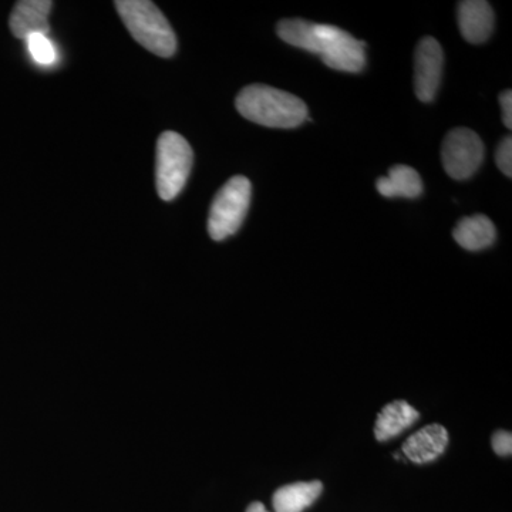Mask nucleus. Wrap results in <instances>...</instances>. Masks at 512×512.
<instances>
[{
    "label": "nucleus",
    "instance_id": "7ed1b4c3",
    "mask_svg": "<svg viewBox=\"0 0 512 512\" xmlns=\"http://www.w3.org/2000/svg\"><path fill=\"white\" fill-rule=\"evenodd\" d=\"M131 36L148 52L171 57L177 50V36L161 10L148 0H119L114 3Z\"/></svg>",
    "mask_w": 512,
    "mask_h": 512
},
{
    "label": "nucleus",
    "instance_id": "6e6552de",
    "mask_svg": "<svg viewBox=\"0 0 512 512\" xmlns=\"http://www.w3.org/2000/svg\"><path fill=\"white\" fill-rule=\"evenodd\" d=\"M494 10L484 0H466L458 3V26L468 43L481 45L494 32Z\"/></svg>",
    "mask_w": 512,
    "mask_h": 512
},
{
    "label": "nucleus",
    "instance_id": "4468645a",
    "mask_svg": "<svg viewBox=\"0 0 512 512\" xmlns=\"http://www.w3.org/2000/svg\"><path fill=\"white\" fill-rule=\"evenodd\" d=\"M322 490L323 485L320 481L285 485L274 495L275 512L305 511L318 500Z\"/></svg>",
    "mask_w": 512,
    "mask_h": 512
},
{
    "label": "nucleus",
    "instance_id": "a211bd4d",
    "mask_svg": "<svg viewBox=\"0 0 512 512\" xmlns=\"http://www.w3.org/2000/svg\"><path fill=\"white\" fill-rule=\"evenodd\" d=\"M501 110H503V121L505 127L512 128V93L505 90L500 96Z\"/></svg>",
    "mask_w": 512,
    "mask_h": 512
},
{
    "label": "nucleus",
    "instance_id": "9b49d317",
    "mask_svg": "<svg viewBox=\"0 0 512 512\" xmlns=\"http://www.w3.org/2000/svg\"><path fill=\"white\" fill-rule=\"evenodd\" d=\"M419 412L404 400L387 404L376 420L375 436L379 441H387L399 436L419 420Z\"/></svg>",
    "mask_w": 512,
    "mask_h": 512
},
{
    "label": "nucleus",
    "instance_id": "0eeeda50",
    "mask_svg": "<svg viewBox=\"0 0 512 512\" xmlns=\"http://www.w3.org/2000/svg\"><path fill=\"white\" fill-rule=\"evenodd\" d=\"M444 53L434 37H423L414 55V93L430 103L439 92L443 76Z\"/></svg>",
    "mask_w": 512,
    "mask_h": 512
},
{
    "label": "nucleus",
    "instance_id": "dca6fc26",
    "mask_svg": "<svg viewBox=\"0 0 512 512\" xmlns=\"http://www.w3.org/2000/svg\"><path fill=\"white\" fill-rule=\"evenodd\" d=\"M495 161H497L498 168L501 173L511 178L512 175V138L511 136L505 137L501 141L500 146L495 153Z\"/></svg>",
    "mask_w": 512,
    "mask_h": 512
},
{
    "label": "nucleus",
    "instance_id": "423d86ee",
    "mask_svg": "<svg viewBox=\"0 0 512 512\" xmlns=\"http://www.w3.org/2000/svg\"><path fill=\"white\" fill-rule=\"evenodd\" d=\"M485 148L483 140L470 128H454L448 131L441 146L444 170L454 180H467L477 173L483 164Z\"/></svg>",
    "mask_w": 512,
    "mask_h": 512
},
{
    "label": "nucleus",
    "instance_id": "6ab92c4d",
    "mask_svg": "<svg viewBox=\"0 0 512 512\" xmlns=\"http://www.w3.org/2000/svg\"><path fill=\"white\" fill-rule=\"evenodd\" d=\"M247 512H269L262 503H252L249 505Z\"/></svg>",
    "mask_w": 512,
    "mask_h": 512
},
{
    "label": "nucleus",
    "instance_id": "f257e3e1",
    "mask_svg": "<svg viewBox=\"0 0 512 512\" xmlns=\"http://www.w3.org/2000/svg\"><path fill=\"white\" fill-rule=\"evenodd\" d=\"M276 33L288 45L319 55L330 69L346 73L365 69V43L336 26L285 19L276 26Z\"/></svg>",
    "mask_w": 512,
    "mask_h": 512
},
{
    "label": "nucleus",
    "instance_id": "9d476101",
    "mask_svg": "<svg viewBox=\"0 0 512 512\" xmlns=\"http://www.w3.org/2000/svg\"><path fill=\"white\" fill-rule=\"evenodd\" d=\"M448 433L440 424H430L404 441L403 453L416 464H427L439 458L448 446Z\"/></svg>",
    "mask_w": 512,
    "mask_h": 512
},
{
    "label": "nucleus",
    "instance_id": "39448f33",
    "mask_svg": "<svg viewBox=\"0 0 512 512\" xmlns=\"http://www.w3.org/2000/svg\"><path fill=\"white\" fill-rule=\"evenodd\" d=\"M252 185L248 178L235 175L215 195L208 217V234L224 241L241 228L251 204Z\"/></svg>",
    "mask_w": 512,
    "mask_h": 512
},
{
    "label": "nucleus",
    "instance_id": "20e7f679",
    "mask_svg": "<svg viewBox=\"0 0 512 512\" xmlns=\"http://www.w3.org/2000/svg\"><path fill=\"white\" fill-rule=\"evenodd\" d=\"M194 153L188 141L174 131L158 138L156 183L161 200L173 201L190 177Z\"/></svg>",
    "mask_w": 512,
    "mask_h": 512
},
{
    "label": "nucleus",
    "instance_id": "ddd939ff",
    "mask_svg": "<svg viewBox=\"0 0 512 512\" xmlns=\"http://www.w3.org/2000/svg\"><path fill=\"white\" fill-rule=\"evenodd\" d=\"M377 191L386 198H417L423 194V181L420 174L409 165H394L387 177H380Z\"/></svg>",
    "mask_w": 512,
    "mask_h": 512
},
{
    "label": "nucleus",
    "instance_id": "f8f14e48",
    "mask_svg": "<svg viewBox=\"0 0 512 512\" xmlns=\"http://www.w3.org/2000/svg\"><path fill=\"white\" fill-rule=\"evenodd\" d=\"M453 237L461 248L467 251H481L494 244L497 231L490 218L478 214L460 220L454 228Z\"/></svg>",
    "mask_w": 512,
    "mask_h": 512
},
{
    "label": "nucleus",
    "instance_id": "2eb2a0df",
    "mask_svg": "<svg viewBox=\"0 0 512 512\" xmlns=\"http://www.w3.org/2000/svg\"><path fill=\"white\" fill-rule=\"evenodd\" d=\"M29 52L39 64H52L56 60V50L47 36L32 35L26 39Z\"/></svg>",
    "mask_w": 512,
    "mask_h": 512
},
{
    "label": "nucleus",
    "instance_id": "f03ea898",
    "mask_svg": "<svg viewBox=\"0 0 512 512\" xmlns=\"http://www.w3.org/2000/svg\"><path fill=\"white\" fill-rule=\"evenodd\" d=\"M235 106L242 117L259 126L295 128L308 120V107L299 97L266 84L245 87Z\"/></svg>",
    "mask_w": 512,
    "mask_h": 512
},
{
    "label": "nucleus",
    "instance_id": "f3484780",
    "mask_svg": "<svg viewBox=\"0 0 512 512\" xmlns=\"http://www.w3.org/2000/svg\"><path fill=\"white\" fill-rule=\"evenodd\" d=\"M493 448L498 456H511L512 436L508 431H497L493 436Z\"/></svg>",
    "mask_w": 512,
    "mask_h": 512
},
{
    "label": "nucleus",
    "instance_id": "1a4fd4ad",
    "mask_svg": "<svg viewBox=\"0 0 512 512\" xmlns=\"http://www.w3.org/2000/svg\"><path fill=\"white\" fill-rule=\"evenodd\" d=\"M52 6L50 0H22L16 3L9 19L13 36L25 40L32 35L47 36Z\"/></svg>",
    "mask_w": 512,
    "mask_h": 512
}]
</instances>
